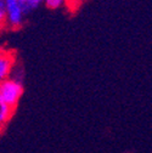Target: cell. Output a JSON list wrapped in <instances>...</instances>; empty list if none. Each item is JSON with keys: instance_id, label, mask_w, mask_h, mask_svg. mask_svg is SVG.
Masks as SVG:
<instances>
[{"instance_id": "2", "label": "cell", "mask_w": 152, "mask_h": 153, "mask_svg": "<svg viewBox=\"0 0 152 153\" xmlns=\"http://www.w3.org/2000/svg\"><path fill=\"white\" fill-rule=\"evenodd\" d=\"M6 5V26L11 29L20 28L26 18V13L20 0H5Z\"/></svg>"}, {"instance_id": "5", "label": "cell", "mask_w": 152, "mask_h": 153, "mask_svg": "<svg viewBox=\"0 0 152 153\" xmlns=\"http://www.w3.org/2000/svg\"><path fill=\"white\" fill-rule=\"evenodd\" d=\"M20 3L23 7V11L26 15L32 13L33 11L38 10L40 5L44 4V0H20Z\"/></svg>"}, {"instance_id": "1", "label": "cell", "mask_w": 152, "mask_h": 153, "mask_svg": "<svg viewBox=\"0 0 152 153\" xmlns=\"http://www.w3.org/2000/svg\"><path fill=\"white\" fill-rule=\"evenodd\" d=\"M23 91L25 88L22 80L10 76L0 84V99L15 111L22 97Z\"/></svg>"}, {"instance_id": "6", "label": "cell", "mask_w": 152, "mask_h": 153, "mask_svg": "<svg viewBox=\"0 0 152 153\" xmlns=\"http://www.w3.org/2000/svg\"><path fill=\"white\" fill-rule=\"evenodd\" d=\"M68 0H44V5L50 10H59L67 4Z\"/></svg>"}, {"instance_id": "4", "label": "cell", "mask_w": 152, "mask_h": 153, "mask_svg": "<svg viewBox=\"0 0 152 153\" xmlns=\"http://www.w3.org/2000/svg\"><path fill=\"white\" fill-rule=\"evenodd\" d=\"M13 109L0 99V131H3L13 116Z\"/></svg>"}, {"instance_id": "3", "label": "cell", "mask_w": 152, "mask_h": 153, "mask_svg": "<svg viewBox=\"0 0 152 153\" xmlns=\"http://www.w3.org/2000/svg\"><path fill=\"white\" fill-rule=\"evenodd\" d=\"M15 53L10 50L0 49V84L11 76L15 68Z\"/></svg>"}, {"instance_id": "7", "label": "cell", "mask_w": 152, "mask_h": 153, "mask_svg": "<svg viewBox=\"0 0 152 153\" xmlns=\"http://www.w3.org/2000/svg\"><path fill=\"white\" fill-rule=\"evenodd\" d=\"M6 26V5L5 0H0V28Z\"/></svg>"}]
</instances>
